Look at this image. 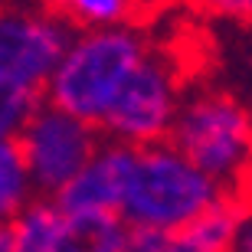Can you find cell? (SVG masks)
Returning <instances> with one entry per match:
<instances>
[{"label":"cell","instance_id":"1","mask_svg":"<svg viewBox=\"0 0 252 252\" xmlns=\"http://www.w3.org/2000/svg\"><path fill=\"white\" fill-rule=\"evenodd\" d=\"M226 196L252 206V112L226 89L184 95L164 138Z\"/></svg>","mask_w":252,"mask_h":252},{"label":"cell","instance_id":"2","mask_svg":"<svg viewBox=\"0 0 252 252\" xmlns=\"http://www.w3.org/2000/svg\"><path fill=\"white\" fill-rule=\"evenodd\" d=\"M151 36L138 23L72 33L63 59L49 75L43 102L98 128L125 79L151 53Z\"/></svg>","mask_w":252,"mask_h":252},{"label":"cell","instance_id":"3","mask_svg":"<svg viewBox=\"0 0 252 252\" xmlns=\"http://www.w3.org/2000/svg\"><path fill=\"white\" fill-rule=\"evenodd\" d=\"M220 196L223 190L206 174H200L167 141H158L138 148L134 154L131 180L122 200V220L131 226L174 229L200 216Z\"/></svg>","mask_w":252,"mask_h":252},{"label":"cell","instance_id":"4","mask_svg":"<svg viewBox=\"0 0 252 252\" xmlns=\"http://www.w3.org/2000/svg\"><path fill=\"white\" fill-rule=\"evenodd\" d=\"M72 30L36 0H0V89L43 102Z\"/></svg>","mask_w":252,"mask_h":252},{"label":"cell","instance_id":"5","mask_svg":"<svg viewBox=\"0 0 252 252\" xmlns=\"http://www.w3.org/2000/svg\"><path fill=\"white\" fill-rule=\"evenodd\" d=\"M180 98H184V89H180L177 63L164 56L158 46H151V53L125 79L122 92L115 95L98 131L102 138L122 141L131 148L158 144L167 138Z\"/></svg>","mask_w":252,"mask_h":252},{"label":"cell","instance_id":"6","mask_svg":"<svg viewBox=\"0 0 252 252\" xmlns=\"http://www.w3.org/2000/svg\"><path fill=\"white\" fill-rule=\"evenodd\" d=\"M13 141L33 196H56L92 160L102 144V131L43 102Z\"/></svg>","mask_w":252,"mask_h":252},{"label":"cell","instance_id":"7","mask_svg":"<svg viewBox=\"0 0 252 252\" xmlns=\"http://www.w3.org/2000/svg\"><path fill=\"white\" fill-rule=\"evenodd\" d=\"M249 216V203L223 193L200 216L174 229L125 223L122 252H233V239Z\"/></svg>","mask_w":252,"mask_h":252},{"label":"cell","instance_id":"8","mask_svg":"<svg viewBox=\"0 0 252 252\" xmlns=\"http://www.w3.org/2000/svg\"><path fill=\"white\" fill-rule=\"evenodd\" d=\"M134 154H138V148L102 138L92 160L53 196V203L65 216H95V213L122 216V200L131 180Z\"/></svg>","mask_w":252,"mask_h":252},{"label":"cell","instance_id":"9","mask_svg":"<svg viewBox=\"0 0 252 252\" xmlns=\"http://www.w3.org/2000/svg\"><path fill=\"white\" fill-rule=\"evenodd\" d=\"M56 20H63L72 33L105 27H131L148 3L144 0H36Z\"/></svg>","mask_w":252,"mask_h":252},{"label":"cell","instance_id":"10","mask_svg":"<svg viewBox=\"0 0 252 252\" xmlns=\"http://www.w3.org/2000/svg\"><path fill=\"white\" fill-rule=\"evenodd\" d=\"M65 213L53 203V196H30L10 216V233L17 252H53L63 233Z\"/></svg>","mask_w":252,"mask_h":252},{"label":"cell","instance_id":"11","mask_svg":"<svg viewBox=\"0 0 252 252\" xmlns=\"http://www.w3.org/2000/svg\"><path fill=\"white\" fill-rule=\"evenodd\" d=\"M125 220L108 213L65 216L53 252H122Z\"/></svg>","mask_w":252,"mask_h":252},{"label":"cell","instance_id":"12","mask_svg":"<svg viewBox=\"0 0 252 252\" xmlns=\"http://www.w3.org/2000/svg\"><path fill=\"white\" fill-rule=\"evenodd\" d=\"M30 196L33 190H30L27 170L20 160L17 141H0V223H7Z\"/></svg>","mask_w":252,"mask_h":252},{"label":"cell","instance_id":"13","mask_svg":"<svg viewBox=\"0 0 252 252\" xmlns=\"http://www.w3.org/2000/svg\"><path fill=\"white\" fill-rule=\"evenodd\" d=\"M200 13H210L226 23H239V27H252V0H190Z\"/></svg>","mask_w":252,"mask_h":252},{"label":"cell","instance_id":"14","mask_svg":"<svg viewBox=\"0 0 252 252\" xmlns=\"http://www.w3.org/2000/svg\"><path fill=\"white\" fill-rule=\"evenodd\" d=\"M233 252H252V216L239 226V233L233 239Z\"/></svg>","mask_w":252,"mask_h":252},{"label":"cell","instance_id":"15","mask_svg":"<svg viewBox=\"0 0 252 252\" xmlns=\"http://www.w3.org/2000/svg\"><path fill=\"white\" fill-rule=\"evenodd\" d=\"M0 252H17L13 249V233H10V220L0 223Z\"/></svg>","mask_w":252,"mask_h":252},{"label":"cell","instance_id":"16","mask_svg":"<svg viewBox=\"0 0 252 252\" xmlns=\"http://www.w3.org/2000/svg\"><path fill=\"white\" fill-rule=\"evenodd\" d=\"M246 105H249V112H252V92H249V102H246Z\"/></svg>","mask_w":252,"mask_h":252},{"label":"cell","instance_id":"17","mask_svg":"<svg viewBox=\"0 0 252 252\" xmlns=\"http://www.w3.org/2000/svg\"><path fill=\"white\" fill-rule=\"evenodd\" d=\"M144 3H151V0H144Z\"/></svg>","mask_w":252,"mask_h":252}]
</instances>
